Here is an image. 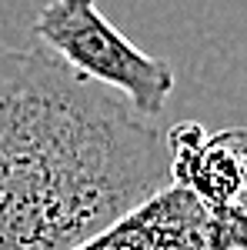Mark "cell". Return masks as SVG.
<instances>
[{"label": "cell", "mask_w": 247, "mask_h": 250, "mask_svg": "<svg viewBox=\"0 0 247 250\" xmlns=\"http://www.w3.org/2000/svg\"><path fill=\"white\" fill-rule=\"evenodd\" d=\"M164 187L157 127L44 47L0 50V250H77Z\"/></svg>", "instance_id": "6da1fadb"}, {"label": "cell", "mask_w": 247, "mask_h": 250, "mask_svg": "<svg viewBox=\"0 0 247 250\" xmlns=\"http://www.w3.org/2000/svg\"><path fill=\"white\" fill-rule=\"evenodd\" d=\"M34 37L74 74L124 97L137 117L151 120L167 107L174 67L124 37L94 0H50L34 20Z\"/></svg>", "instance_id": "7a4b0ae2"}, {"label": "cell", "mask_w": 247, "mask_h": 250, "mask_svg": "<svg viewBox=\"0 0 247 250\" xmlns=\"http://www.w3.org/2000/svg\"><path fill=\"white\" fill-rule=\"evenodd\" d=\"M77 250H247V217L210 210L171 184Z\"/></svg>", "instance_id": "3957f363"}, {"label": "cell", "mask_w": 247, "mask_h": 250, "mask_svg": "<svg viewBox=\"0 0 247 250\" xmlns=\"http://www.w3.org/2000/svg\"><path fill=\"white\" fill-rule=\"evenodd\" d=\"M164 144H167V157H171V160H180V157H194L197 154V150L207 144V134H204L201 124L184 120V124H177L171 134L164 137Z\"/></svg>", "instance_id": "277c9868"}]
</instances>
